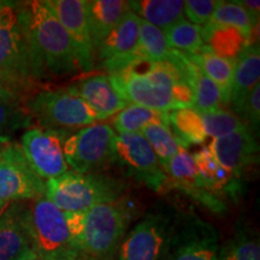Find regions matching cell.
I'll list each match as a JSON object with an SVG mask.
<instances>
[{
    "label": "cell",
    "instance_id": "6da1fadb",
    "mask_svg": "<svg viewBox=\"0 0 260 260\" xmlns=\"http://www.w3.org/2000/svg\"><path fill=\"white\" fill-rule=\"evenodd\" d=\"M109 77L128 104L164 112L193 107L187 56L178 51L174 50L168 61L138 59L121 73Z\"/></svg>",
    "mask_w": 260,
    "mask_h": 260
},
{
    "label": "cell",
    "instance_id": "7a4b0ae2",
    "mask_svg": "<svg viewBox=\"0 0 260 260\" xmlns=\"http://www.w3.org/2000/svg\"><path fill=\"white\" fill-rule=\"evenodd\" d=\"M46 75L32 47L21 6L6 2L0 9V82L24 100Z\"/></svg>",
    "mask_w": 260,
    "mask_h": 260
},
{
    "label": "cell",
    "instance_id": "3957f363",
    "mask_svg": "<svg viewBox=\"0 0 260 260\" xmlns=\"http://www.w3.org/2000/svg\"><path fill=\"white\" fill-rule=\"evenodd\" d=\"M134 207L124 199L102 204L82 212H64L81 260H110L126 235Z\"/></svg>",
    "mask_w": 260,
    "mask_h": 260
},
{
    "label": "cell",
    "instance_id": "277c9868",
    "mask_svg": "<svg viewBox=\"0 0 260 260\" xmlns=\"http://www.w3.org/2000/svg\"><path fill=\"white\" fill-rule=\"evenodd\" d=\"M19 6L32 47L46 73L63 77L81 71L73 41L46 3L34 0Z\"/></svg>",
    "mask_w": 260,
    "mask_h": 260
},
{
    "label": "cell",
    "instance_id": "5b68a950",
    "mask_svg": "<svg viewBox=\"0 0 260 260\" xmlns=\"http://www.w3.org/2000/svg\"><path fill=\"white\" fill-rule=\"evenodd\" d=\"M126 183L103 172L77 174L68 171L46 182L45 197L63 212H82L121 199Z\"/></svg>",
    "mask_w": 260,
    "mask_h": 260
},
{
    "label": "cell",
    "instance_id": "8992f818",
    "mask_svg": "<svg viewBox=\"0 0 260 260\" xmlns=\"http://www.w3.org/2000/svg\"><path fill=\"white\" fill-rule=\"evenodd\" d=\"M24 106L32 124L68 134L96 122V116L73 86L38 90L24 99Z\"/></svg>",
    "mask_w": 260,
    "mask_h": 260
},
{
    "label": "cell",
    "instance_id": "52a82bcc",
    "mask_svg": "<svg viewBox=\"0 0 260 260\" xmlns=\"http://www.w3.org/2000/svg\"><path fill=\"white\" fill-rule=\"evenodd\" d=\"M27 222L37 260H81L65 213L46 197L27 204Z\"/></svg>",
    "mask_w": 260,
    "mask_h": 260
},
{
    "label": "cell",
    "instance_id": "ba28073f",
    "mask_svg": "<svg viewBox=\"0 0 260 260\" xmlns=\"http://www.w3.org/2000/svg\"><path fill=\"white\" fill-rule=\"evenodd\" d=\"M181 213L159 204L126 234L116 260H165L180 220Z\"/></svg>",
    "mask_w": 260,
    "mask_h": 260
},
{
    "label": "cell",
    "instance_id": "9c48e42d",
    "mask_svg": "<svg viewBox=\"0 0 260 260\" xmlns=\"http://www.w3.org/2000/svg\"><path fill=\"white\" fill-rule=\"evenodd\" d=\"M116 130L107 123H94L71 133L64 141V158L77 174L100 172L113 164Z\"/></svg>",
    "mask_w": 260,
    "mask_h": 260
},
{
    "label": "cell",
    "instance_id": "30bf717a",
    "mask_svg": "<svg viewBox=\"0 0 260 260\" xmlns=\"http://www.w3.org/2000/svg\"><path fill=\"white\" fill-rule=\"evenodd\" d=\"M113 164L126 176L155 193L169 190V180L157 155L141 134H117Z\"/></svg>",
    "mask_w": 260,
    "mask_h": 260
},
{
    "label": "cell",
    "instance_id": "8fae6325",
    "mask_svg": "<svg viewBox=\"0 0 260 260\" xmlns=\"http://www.w3.org/2000/svg\"><path fill=\"white\" fill-rule=\"evenodd\" d=\"M46 182L32 170L21 146L9 142L0 147V204L30 201L45 197Z\"/></svg>",
    "mask_w": 260,
    "mask_h": 260
},
{
    "label": "cell",
    "instance_id": "7c38bea8",
    "mask_svg": "<svg viewBox=\"0 0 260 260\" xmlns=\"http://www.w3.org/2000/svg\"><path fill=\"white\" fill-rule=\"evenodd\" d=\"M70 134L31 126L21 136V148L32 170L42 180H53L69 171L64 158V141Z\"/></svg>",
    "mask_w": 260,
    "mask_h": 260
},
{
    "label": "cell",
    "instance_id": "4fadbf2b",
    "mask_svg": "<svg viewBox=\"0 0 260 260\" xmlns=\"http://www.w3.org/2000/svg\"><path fill=\"white\" fill-rule=\"evenodd\" d=\"M219 236L212 224L194 213H181L165 260H217Z\"/></svg>",
    "mask_w": 260,
    "mask_h": 260
},
{
    "label": "cell",
    "instance_id": "5bb4252c",
    "mask_svg": "<svg viewBox=\"0 0 260 260\" xmlns=\"http://www.w3.org/2000/svg\"><path fill=\"white\" fill-rule=\"evenodd\" d=\"M73 41L80 70L95 68V50L86 14V0H45Z\"/></svg>",
    "mask_w": 260,
    "mask_h": 260
},
{
    "label": "cell",
    "instance_id": "9a60e30c",
    "mask_svg": "<svg viewBox=\"0 0 260 260\" xmlns=\"http://www.w3.org/2000/svg\"><path fill=\"white\" fill-rule=\"evenodd\" d=\"M141 18L129 11L117 27L110 32L95 52V63H100L110 76L121 73L126 67L138 60V47Z\"/></svg>",
    "mask_w": 260,
    "mask_h": 260
},
{
    "label": "cell",
    "instance_id": "2e32d148",
    "mask_svg": "<svg viewBox=\"0 0 260 260\" xmlns=\"http://www.w3.org/2000/svg\"><path fill=\"white\" fill-rule=\"evenodd\" d=\"M207 147L217 161L240 180L259 160L256 135L247 125L226 135L213 138Z\"/></svg>",
    "mask_w": 260,
    "mask_h": 260
},
{
    "label": "cell",
    "instance_id": "e0dca14e",
    "mask_svg": "<svg viewBox=\"0 0 260 260\" xmlns=\"http://www.w3.org/2000/svg\"><path fill=\"white\" fill-rule=\"evenodd\" d=\"M0 260H37L23 201L0 204Z\"/></svg>",
    "mask_w": 260,
    "mask_h": 260
},
{
    "label": "cell",
    "instance_id": "ac0fdd59",
    "mask_svg": "<svg viewBox=\"0 0 260 260\" xmlns=\"http://www.w3.org/2000/svg\"><path fill=\"white\" fill-rule=\"evenodd\" d=\"M169 180V190L171 188L181 190L190 199L206 207L212 213L223 214L226 212L228 205L211 194L201 180L193 154L186 148H181L178 153L164 168Z\"/></svg>",
    "mask_w": 260,
    "mask_h": 260
},
{
    "label": "cell",
    "instance_id": "d6986e66",
    "mask_svg": "<svg viewBox=\"0 0 260 260\" xmlns=\"http://www.w3.org/2000/svg\"><path fill=\"white\" fill-rule=\"evenodd\" d=\"M73 87L96 116V121L110 118L128 105L106 75L83 77Z\"/></svg>",
    "mask_w": 260,
    "mask_h": 260
},
{
    "label": "cell",
    "instance_id": "ffe728a7",
    "mask_svg": "<svg viewBox=\"0 0 260 260\" xmlns=\"http://www.w3.org/2000/svg\"><path fill=\"white\" fill-rule=\"evenodd\" d=\"M195 165L205 187L211 194L226 204L228 199L236 201L243 190L242 180L225 170L211 153L209 147H203L193 154Z\"/></svg>",
    "mask_w": 260,
    "mask_h": 260
},
{
    "label": "cell",
    "instance_id": "44dd1931",
    "mask_svg": "<svg viewBox=\"0 0 260 260\" xmlns=\"http://www.w3.org/2000/svg\"><path fill=\"white\" fill-rule=\"evenodd\" d=\"M129 11L128 2L123 0H86L87 21L95 52Z\"/></svg>",
    "mask_w": 260,
    "mask_h": 260
},
{
    "label": "cell",
    "instance_id": "7402d4cb",
    "mask_svg": "<svg viewBox=\"0 0 260 260\" xmlns=\"http://www.w3.org/2000/svg\"><path fill=\"white\" fill-rule=\"evenodd\" d=\"M260 79V50L258 42L246 46L236 58L235 74L230 104L233 113L242 105L248 94L252 92Z\"/></svg>",
    "mask_w": 260,
    "mask_h": 260
},
{
    "label": "cell",
    "instance_id": "603a6c76",
    "mask_svg": "<svg viewBox=\"0 0 260 260\" xmlns=\"http://www.w3.org/2000/svg\"><path fill=\"white\" fill-rule=\"evenodd\" d=\"M187 57L195 65H198L203 70V73L218 87L222 105L229 106L236 59H229V58L217 56L206 46L201 48L198 53Z\"/></svg>",
    "mask_w": 260,
    "mask_h": 260
},
{
    "label": "cell",
    "instance_id": "cb8c5ba5",
    "mask_svg": "<svg viewBox=\"0 0 260 260\" xmlns=\"http://www.w3.org/2000/svg\"><path fill=\"white\" fill-rule=\"evenodd\" d=\"M130 11L162 31L184 18L181 0H135L128 2Z\"/></svg>",
    "mask_w": 260,
    "mask_h": 260
},
{
    "label": "cell",
    "instance_id": "d4e9b609",
    "mask_svg": "<svg viewBox=\"0 0 260 260\" xmlns=\"http://www.w3.org/2000/svg\"><path fill=\"white\" fill-rule=\"evenodd\" d=\"M165 124L170 126L169 112L128 104L113 117V126L118 134H141L146 126Z\"/></svg>",
    "mask_w": 260,
    "mask_h": 260
},
{
    "label": "cell",
    "instance_id": "484cf974",
    "mask_svg": "<svg viewBox=\"0 0 260 260\" xmlns=\"http://www.w3.org/2000/svg\"><path fill=\"white\" fill-rule=\"evenodd\" d=\"M187 75L193 92V109L200 113L214 112L222 109L219 88L188 57Z\"/></svg>",
    "mask_w": 260,
    "mask_h": 260
},
{
    "label": "cell",
    "instance_id": "4316f807",
    "mask_svg": "<svg viewBox=\"0 0 260 260\" xmlns=\"http://www.w3.org/2000/svg\"><path fill=\"white\" fill-rule=\"evenodd\" d=\"M170 128L183 148L190 145H200L206 141L201 113L193 107H184L169 111Z\"/></svg>",
    "mask_w": 260,
    "mask_h": 260
},
{
    "label": "cell",
    "instance_id": "83f0119b",
    "mask_svg": "<svg viewBox=\"0 0 260 260\" xmlns=\"http://www.w3.org/2000/svg\"><path fill=\"white\" fill-rule=\"evenodd\" d=\"M204 45L217 56L236 59L248 42L237 29L211 23L203 27Z\"/></svg>",
    "mask_w": 260,
    "mask_h": 260
},
{
    "label": "cell",
    "instance_id": "f1b7e54d",
    "mask_svg": "<svg viewBox=\"0 0 260 260\" xmlns=\"http://www.w3.org/2000/svg\"><path fill=\"white\" fill-rule=\"evenodd\" d=\"M172 52L174 50L169 46L164 31L141 19L135 57L147 61H168Z\"/></svg>",
    "mask_w": 260,
    "mask_h": 260
},
{
    "label": "cell",
    "instance_id": "f546056e",
    "mask_svg": "<svg viewBox=\"0 0 260 260\" xmlns=\"http://www.w3.org/2000/svg\"><path fill=\"white\" fill-rule=\"evenodd\" d=\"M217 260H260L259 237L246 225H240L234 235L219 246Z\"/></svg>",
    "mask_w": 260,
    "mask_h": 260
},
{
    "label": "cell",
    "instance_id": "4dcf8cb0",
    "mask_svg": "<svg viewBox=\"0 0 260 260\" xmlns=\"http://www.w3.org/2000/svg\"><path fill=\"white\" fill-rule=\"evenodd\" d=\"M31 126L32 121L24 100L0 99V144H9L16 133Z\"/></svg>",
    "mask_w": 260,
    "mask_h": 260
},
{
    "label": "cell",
    "instance_id": "1f68e13d",
    "mask_svg": "<svg viewBox=\"0 0 260 260\" xmlns=\"http://www.w3.org/2000/svg\"><path fill=\"white\" fill-rule=\"evenodd\" d=\"M167 41L172 50L181 52L186 56L198 53L203 48V27L195 25L187 19L175 23L164 31Z\"/></svg>",
    "mask_w": 260,
    "mask_h": 260
},
{
    "label": "cell",
    "instance_id": "d6a6232c",
    "mask_svg": "<svg viewBox=\"0 0 260 260\" xmlns=\"http://www.w3.org/2000/svg\"><path fill=\"white\" fill-rule=\"evenodd\" d=\"M141 135L157 155L162 169L183 148L169 125L151 124L142 130Z\"/></svg>",
    "mask_w": 260,
    "mask_h": 260
},
{
    "label": "cell",
    "instance_id": "836d02e7",
    "mask_svg": "<svg viewBox=\"0 0 260 260\" xmlns=\"http://www.w3.org/2000/svg\"><path fill=\"white\" fill-rule=\"evenodd\" d=\"M209 23L235 28L241 32L242 37L249 45L254 42L253 41L254 28L252 25L251 17L248 12L236 2H220L217 9L214 10Z\"/></svg>",
    "mask_w": 260,
    "mask_h": 260
},
{
    "label": "cell",
    "instance_id": "e575fe53",
    "mask_svg": "<svg viewBox=\"0 0 260 260\" xmlns=\"http://www.w3.org/2000/svg\"><path fill=\"white\" fill-rule=\"evenodd\" d=\"M204 128L206 132L207 138H218L235 132L237 129H241L246 124L232 111L220 109L218 111L201 113Z\"/></svg>",
    "mask_w": 260,
    "mask_h": 260
},
{
    "label": "cell",
    "instance_id": "d590c367",
    "mask_svg": "<svg viewBox=\"0 0 260 260\" xmlns=\"http://www.w3.org/2000/svg\"><path fill=\"white\" fill-rule=\"evenodd\" d=\"M258 136L260 124V84H256L242 105L234 113Z\"/></svg>",
    "mask_w": 260,
    "mask_h": 260
},
{
    "label": "cell",
    "instance_id": "8d00e7d4",
    "mask_svg": "<svg viewBox=\"0 0 260 260\" xmlns=\"http://www.w3.org/2000/svg\"><path fill=\"white\" fill-rule=\"evenodd\" d=\"M219 0H187L183 2L184 18L199 27L210 22L214 10L219 5Z\"/></svg>",
    "mask_w": 260,
    "mask_h": 260
},
{
    "label": "cell",
    "instance_id": "74e56055",
    "mask_svg": "<svg viewBox=\"0 0 260 260\" xmlns=\"http://www.w3.org/2000/svg\"><path fill=\"white\" fill-rule=\"evenodd\" d=\"M237 4L241 5L243 9L248 12L249 17H251L253 28H258L259 23V10H260V2L258 0H241V2H236Z\"/></svg>",
    "mask_w": 260,
    "mask_h": 260
},
{
    "label": "cell",
    "instance_id": "f35d334b",
    "mask_svg": "<svg viewBox=\"0 0 260 260\" xmlns=\"http://www.w3.org/2000/svg\"><path fill=\"white\" fill-rule=\"evenodd\" d=\"M0 99L12 100V99H21V98L17 96V95H16V94L12 93L11 90L6 88L4 84L0 82ZM21 100H23V99H21Z\"/></svg>",
    "mask_w": 260,
    "mask_h": 260
},
{
    "label": "cell",
    "instance_id": "ab89813d",
    "mask_svg": "<svg viewBox=\"0 0 260 260\" xmlns=\"http://www.w3.org/2000/svg\"><path fill=\"white\" fill-rule=\"evenodd\" d=\"M5 3H6V2H0V9H2V8H3V6H4V5H5Z\"/></svg>",
    "mask_w": 260,
    "mask_h": 260
}]
</instances>
